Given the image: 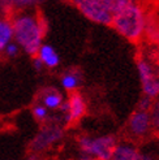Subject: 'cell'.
<instances>
[{"label":"cell","instance_id":"obj_1","mask_svg":"<svg viewBox=\"0 0 159 160\" xmlns=\"http://www.w3.org/2000/svg\"><path fill=\"white\" fill-rule=\"evenodd\" d=\"M13 41L29 56H35L46 35V21L33 9L18 11L11 20Z\"/></svg>","mask_w":159,"mask_h":160},{"label":"cell","instance_id":"obj_2","mask_svg":"<svg viewBox=\"0 0 159 160\" xmlns=\"http://www.w3.org/2000/svg\"><path fill=\"white\" fill-rule=\"evenodd\" d=\"M149 16L140 2L125 5L114 12L110 26L116 33L132 43L140 42L145 37Z\"/></svg>","mask_w":159,"mask_h":160},{"label":"cell","instance_id":"obj_3","mask_svg":"<svg viewBox=\"0 0 159 160\" xmlns=\"http://www.w3.org/2000/svg\"><path fill=\"white\" fill-rule=\"evenodd\" d=\"M117 139L114 135H80L77 138L78 159L82 160H111L114 147Z\"/></svg>","mask_w":159,"mask_h":160},{"label":"cell","instance_id":"obj_4","mask_svg":"<svg viewBox=\"0 0 159 160\" xmlns=\"http://www.w3.org/2000/svg\"><path fill=\"white\" fill-rule=\"evenodd\" d=\"M70 3L89 21L110 26L114 14L112 0H70Z\"/></svg>","mask_w":159,"mask_h":160},{"label":"cell","instance_id":"obj_5","mask_svg":"<svg viewBox=\"0 0 159 160\" xmlns=\"http://www.w3.org/2000/svg\"><path fill=\"white\" fill-rule=\"evenodd\" d=\"M136 68L142 94L154 100L159 98V67L151 56H140L136 61Z\"/></svg>","mask_w":159,"mask_h":160},{"label":"cell","instance_id":"obj_6","mask_svg":"<svg viewBox=\"0 0 159 160\" xmlns=\"http://www.w3.org/2000/svg\"><path fill=\"white\" fill-rule=\"evenodd\" d=\"M63 115V122L67 126H70L76 122H78L87 111V103L85 97L77 91H73L69 94L67 100L61 103L60 108L58 109Z\"/></svg>","mask_w":159,"mask_h":160},{"label":"cell","instance_id":"obj_7","mask_svg":"<svg viewBox=\"0 0 159 160\" xmlns=\"http://www.w3.org/2000/svg\"><path fill=\"white\" fill-rule=\"evenodd\" d=\"M154 132L151 116L149 111L136 109L129 116L126 122V133L133 141H141L147 138Z\"/></svg>","mask_w":159,"mask_h":160},{"label":"cell","instance_id":"obj_8","mask_svg":"<svg viewBox=\"0 0 159 160\" xmlns=\"http://www.w3.org/2000/svg\"><path fill=\"white\" fill-rule=\"evenodd\" d=\"M64 137V130L60 125H44L34 139L30 142V151L37 154L44 152L58 143Z\"/></svg>","mask_w":159,"mask_h":160},{"label":"cell","instance_id":"obj_9","mask_svg":"<svg viewBox=\"0 0 159 160\" xmlns=\"http://www.w3.org/2000/svg\"><path fill=\"white\" fill-rule=\"evenodd\" d=\"M153 159L151 155L144 154L133 142H116L111 160H146Z\"/></svg>","mask_w":159,"mask_h":160},{"label":"cell","instance_id":"obj_10","mask_svg":"<svg viewBox=\"0 0 159 160\" xmlns=\"http://www.w3.org/2000/svg\"><path fill=\"white\" fill-rule=\"evenodd\" d=\"M37 56L41 59L44 68H47V69H55V68H58L60 64V56H59L58 51L55 50L51 44L42 43L37 52Z\"/></svg>","mask_w":159,"mask_h":160},{"label":"cell","instance_id":"obj_11","mask_svg":"<svg viewBox=\"0 0 159 160\" xmlns=\"http://www.w3.org/2000/svg\"><path fill=\"white\" fill-rule=\"evenodd\" d=\"M61 87L68 92L77 91L82 85V73L78 69H68L60 77Z\"/></svg>","mask_w":159,"mask_h":160},{"label":"cell","instance_id":"obj_12","mask_svg":"<svg viewBox=\"0 0 159 160\" xmlns=\"http://www.w3.org/2000/svg\"><path fill=\"white\" fill-rule=\"evenodd\" d=\"M44 0H0V9L3 12H18L33 9Z\"/></svg>","mask_w":159,"mask_h":160},{"label":"cell","instance_id":"obj_13","mask_svg":"<svg viewBox=\"0 0 159 160\" xmlns=\"http://www.w3.org/2000/svg\"><path fill=\"white\" fill-rule=\"evenodd\" d=\"M64 100L63 94L54 87H47L41 92V103L50 111H58Z\"/></svg>","mask_w":159,"mask_h":160},{"label":"cell","instance_id":"obj_14","mask_svg":"<svg viewBox=\"0 0 159 160\" xmlns=\"http://www.w3.org/2000/svg\"><path fill=\"white\" fill-rule=\"evenodd\" d=\"M12 41H13V28L11 20L0 17V52H3L5 46Z\"/></svg>","mask_w":159,"mask_h":160},{"label":"cell","instance_id":"obj_15","mask_svg":"<svg viewBox=\"0 0 159 160\" xmlns=\"http://www.w3.org/2000/svg\"><path fill=\"white\" fill-rule=\"evenodd\" d=\"M33 116L37 121L39 122H46L50 118V109L44 107L42 103H38L33 107Z\"/></svg>","mask_w":159,"mask_h":160},{"label":"cell","instance_id":"obj_16","mask_svg":"<svg viewBox=\"0 0 159 160\" xmlns=\"http://www.w3.org/2000/svg\"><path fill=\"white\" fill-rule=\"evenodd\" d=\"M150 116H151L153 129L154 132L159 133V98H156L153 103V107L150 109Z\"/></svg>","mask_w":159,"mask_h":160},{"label":"cell","instance_id":"obj_17","mask_svg":"<svg viewBox=\"0 0 159 160\" xmlns=\"http://www.w3.org/2000/svg\"><path fill=\"white\" fill-rule=\"evenodd\" d=\"M153 103H154V99L147 97V95H144L142 94V97L138 99V103H137V109H142V111H149L153 107Z\"/></svg>","mask_w":159,"mask_h":160},{"label":"cell","instance_id":"obj_18","mask_svg":"<svg viewBox=\"0 0 159 160\" xmlns=\"http://www.w3.org/2000/svg\"><path fill=\"white\" fill-rule=\"evenodd\" d=\"M20 46L16 43L14 41H12V42H9L7 46H5V48H4V52H5V55L8 56V58H16L18 53H20Z\"/></svg>","mask_w":159,"mask_h":160},{"label":"cell","instance_id":"obj_19","mask_svg":"<svg viewBox=\"0 0 159 160\" xmlns=\"http://www.w3.org/2000/svg\"><path fill=\"white\" fill-rule=\"evenodd\" d=\"M138 0H112V4H114V12L120 9V8L125 7V5H129L132 3H136Z\"/></svg>","mask_w":159,"mask_h":160},{"label":"cell","instance_id":"obj_20","mask_svg":"<svg viewBox=\"0 0 159 160\" xmlns=\"http://www.w3.org/2000/svg\"><path fill=\"white\" fill-rule=\"evenodd\" d=\"M33 67H34V69H35L37 72H41V70H43V69H44L43 62L41 61V59H39L37 55H35V56H33Z\"/></svg>","mask_w":159,"mask_h":160},{"label":"cell","instance_id":"obj_21","mask_svg":"<svg viewBox=\"0 0 159 160\" xmlns=\"http://www.w3.org/2000/svg\"><path fill=\"white\" fill-rule=\"evenodd\" d=\"M158 26H159V21H158Z\"/></svg>","mask_w":159,"mask_h":160}]
</instances>
